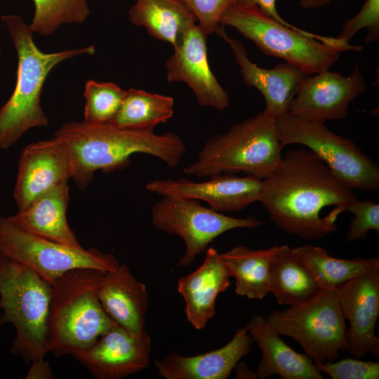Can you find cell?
Returning a JSON list of instances; mask_svg holds the SVG:
<instances>
[{"mask_svg": "<svg viewBox=\"0 0 379 379\" xmlns=\"http://www.w3.org/2000/svg\"><path fill=\"white\" fill-rule=\"evenodd\" d=\"M354 190L308 149H293L263 179L260 202L281 230L305 240L321 239L338 227L322 215L331 208L340 214L357 200Z\"/></svg>", "mask_w": 379, "mask_h": 379, "instance_id": "6da1fadb", "label": "cell"}, {"mask_svg": "<svg viewBox=\"0 0 379 379\" xmlns=\"http://www.w3.org/2000/svg\"><path fill=\"white\" fill-rule=\"evenodd\" d=\"M53 135L62 140L72 154V179L80 190L89 185L98 170L107 173L127 167L135 153L154 156L175 168L187 150L174 133L156 134L153 131L120 128L109 123L66 122Z\"/></svg>", "mask_w": 379, "mask_h": 379, "instance_id": "7a4b0ae2", "label": "cell"}, {"mask_svg": "<svg viewBox=\"0 0 379 379\" xmlns=\"http://www.w3.org/2000/svg\"><path fill=\"white\" fill-rule=\"evenodd\" d=\"M51 288L36 272L0 254V327L5 323L15 327L10 352L31 364L26 378H53L44 360Z\"/></svg>", "mask_w": 379, "mask_h": 379, "instance_id": "3957f363", "label": "cell"}, {"mask_svg": "<svg viewBox=\"0 0 379 379\" xmlns=\"http://www.w3.org/2000/svg\"><path fill=\"white\" fill-rule=\"evenodd\" d=\"M18 55L16 84L8 100L0 107V149L13 146L28 130L48 125L41 106L44 84L50 72L59 63L95 52L93 45L44 53L35 45L29 25L15 15L1 16Z\"/></svg>", "mask_w": 379, "mask_h": 379, "instance_id": "277c9868", "label": "cell"}, {"mask_svg": "<svg viewBox=\"0 0 379 379\" xmlns=\"http://www.w3.org/2000/svg\"><path fill=\"white\" fill-rule=\"evenodd\" d=\"M104 272L72 269L52 285L47 321V352L56 357L84 350L116 322L97 295Z\"/></svg>", "mask_w": 379, "mask_h": 379, "instance_id": "5b68a950", "label": "cell"}, {"mask_svg": "<svg viewBox=\"0 0 379 379\" xmlns=\"http://www.w3.org/2000/svg\"><path fill=\"white\" fill-rule=\"evenodd\" d=\"M220 25L235 28L265 54L281 58L309 75L329 69L343 51L362 50V46L345 43L337 37L286 27L257 6L234 4L224 12Z\"/></svg>", "mask_w": 379, "mask_h": 379, "instance_id": "8992f818", "label": "cell"}, {"mask_svg": "<svg viewBox=\"0 0 379 379\" xmlns=\"http://www.w3.org/2000/svg\"><path fill=\"white\" fill-rule=\"evenodd\" d=\"M282 148L276 121L262 112L207 140L182 171L199 178L243 172L265 179L281 162Z\"/></svg>", "mask_w": 379, "mask_h": 379, "instance_id": "52a82bcc", "label": "cell"}, {"mask_svg": "<svg viewBox=\"0 0 379 379\" xmlns=\"http://www.w3.org/2000/svg\"><path fill=\"white\" fill-rule=\"evenodd\" d=\"M276 127L283 147L292 144L304 145L352 189L378 190V165L352 140L330 131L325 122L287 112L276 120Z\"/></svg>", "mask_w": 379, "mask_h": 379, "instance_id": "ba28073f", "label": "cell"}, {"mask_svg": "<svg viewBox=\"0 0 379 379\" xmlns=\"http://www.w3.org/2000/svg\"><path fill=\"white\" fill-rule=\"evenodd\" d=\"M267 319L279 333L298 342L314 363L333 361L346 351V324L336 288L321 290L303 304L272 310Z\"/></svg>", "mask_w": 379, "mask_h": 379, "instance_id": "9c48e42d", "label": "cell"}, {"mask_svg": "<svg viewBox=\"0 0 379 379\" xmlns=\"http://www.w3.org/2000/svg\"><path fill=\"white\" fill-rule=\"evenodd\" d=\"M0 254L28 267L51 286L75 268H95L106 272L119 263L111 254L95 248L71 247L22 230L7 217H0Z\"/></svg>", "mask_w": 379, "mask_h": 379, "instance_id": "30bf717a", "label": "cell"}, {"mask_svg": "<svg viewBox=\"0 0 379 379\" xmlns=\"http://www.w3.org/2000/svg\"><path fill=\"white\" fill-rule=\"evenodd\" d=\"M152 222L157 229L184 241L185 252L178 262L182 267L192 264L224 232L237 228L253 229L265 224L253 215L241 218L227 216L203 206L199 200L177 196H163L153 206Z\"/></svg>", "mask_w": 379, "mask_h": 379, "instance_id": "8fae6325", "label": "cell"}, {"mask_svg": "<svg viewBox=\"0 0 379 379\" xmlns=\"http://www.w3.org/2000/svg\"><path fill=\"white\" fill-rule=\"evenodd\" d=\"M152 338L133 334L115 323L88 348L72 354L96 379H121L147 367Z\"/></svg>", "mask_w": 379, "mask_h": 379, "instance_id": "7c38bea8", "label": "cell"}, {"mask_svg": "<svg viewBox=\"0 0 379 379\" xmlns=\"http://www.w3.org/2000/svg\"><path fill=\"white\" fill-rule=\"evenodd\" d=\"M345 319L346 351L361 359L367 354L379 357V338L375 326L379 316V267L356 277L336 288Z\"/></svg>", "mask_w": 379, "mask_h": 379, "instance_id": "4fadbf2b", "label": "cell"}, {"mask_svg": "<svg viewBox=\"0 0 379 379\" xmlns=\"http://www.w3.org/2000/svg\"><path fill=\"white\" fill-rule=\"evenodd\" d=\"M312 75L300 83L288 112L321 122L343 119L350 104L366 89L358 65L349 76L328 69Z\"/></svg>", "mask_w": 379, "mask_h": 379, "instance_id": "5bb4252c", "label": "cell"}, {"mask_svg": "<svg viewBox=\"0 0 379 379\" xmlns=\"http://www.w3.org/2000/svg\"><path fill=\"white\" fill-rule=\"evenodd\" d=\"M74 174L72 154L60 138L27 145L18 160L13 198L18 211L53 187L67 182Z\"/></svg>", "mask_w": 379, "mask_h": 379, "instance_id": "9a60e30c", "label": "cell"}, {"mask_svg": "<svg viewBox=\"0 0 379 379\" xmlns=\"http://www.w3.org/2000/svg\"><path fill=\"white\" fill-rule=\"evenodd\" d=\"M263 179L233 173L219 174L203 182L185 178L156 179L146 185V190L161 196H177L204 201L213 210L237 212L261 199Z\"/></svg>", "mask_w": 379, "mask_h": 379, "instance_id": "2e32d148", "label": "cell"}, {"mask_svg": "<svg viewBox=\"0 0 379 379\" xmlns=\"http://www.w3.org/2000/svg\"><path fill=\"white\" fill-rule=\"evenodd\" d=\"M206 37L196 23L184 32L166 62V78L186 83L200 105L224 110L230 98L209 67Z\"/></svg>", "mask_w": 379, "mask_h": 379, "instance_id": "e0dca14e", "label": "cell"}, {"mask_svg": "<svg viewBox=\"0 0 379 379\" xmlns=\"http://www.w3.org/2000/svg\"><path fill=\"white\" fill-rule=\"evenodd\" d=\"M215 32L230 46L244 82L257 88L264 97L262 113L275 121L287 113L300 83L309 74L288 62L271 69L260 67L248 58L240 41L227 35L223 25H220Z\"/></svg>", "mask_w": 379, "mask_h": 379, "instance_id": "ac0fdd59", "label": "cell"}, {"mask_svg": "<svg viewBox=\"0 0 379 379\" xmlns=\"http://www.w3.org/2000/svg\"><path fill=\"white\" fill-rule=\"evenodd\" d=\"M253 343L246 325L236 330L231 340L220 348L192 357L170 353L154 360V365L166 379H226L251 351Z\"/></svg>", "mask_w": 379, "mask_h": 379, "instance_id": "d6986e66", "label": "cell"}, {"mask_svg": "<svg viewBox=\"0 0 379 379\" xmlns=\"http://www.w3.org/2000/svg\"><path fill=\"white\" fill-rule=\"evenodd\" d=\"M231 274L213 248L206 251L202 265L178 281V291L185 302L187 320L197 330L204 328L215 314L218 295L230 286Z\"/></svg>", "mask_w": 379, "mask_h": 379, "instance_id": "ffe728a7", "label": "cell"}, {"mask_svg": "<svg viewBox=\"0 0 379 379\" xmlns=\"http://www.w3.org/2000/svg\"><path fill=\"white\" fill-rule=\"evenodd\" d=\"M99 301L119 326L133 334L145 330L148 307L146 286L125 265L104 273L97 288Z\"/></svg>", "mask_w": 379, "mask_h": 379, "instance_id": "44dd1931", "label": "cell"}, {"mask_svg": "<svg viewBox=\"0 0 379 379\" xmlns=\"http://www.w3.org/2000/svg\"><path fill=\"white\" fill-rule=\"evenodd\" d=\"M246 326L262 352V359L255 371L258 378L265 379L274 375L283 379L324 378L312 359L289 347L267 317L255 314Z\"/></svg>", "mask_w": 379, "mask_h": 379, "instance_id": "7402d4cb", "label": "cell"}, {"mask_svg": "<svg viewBox=\"0 0 379 379\" xmlns=\"http://www.w3.org/2000/svg\"><path fill=\"white\" fill-rule=\"evenodd\" d=\"M69 201L67 182L53 187L27 208L7 217L17 227L56 242L82 248L67 221Z\"/></svg>", "mask_w": 379, "mask_h": 379, "instance_id": "603a6c76", "label": "cell"}, {"mask_svg": "<svg viewBox=\"0 0 379 379\" xmlns=\"http://www.w3.org/2000/svg\"><path fill=\"white\" fill-rule=\"evenodd\" d=\"M321 291L314 277L288 245L279 246L270 265L269 291L281 305L303 304Z\"/></svg>", "mask_w": 379, "mask_h": 379, "instance_id": "cb8c5ba5", "label": "cell"}, {"mask_svg": "<svg viewBox=\"0 0 379 379\" xmlns=\"http://www.w3.org/2000/svg\"><path fill=\"white\" fill-rule=\"evenodd\" d=\"M132 24L146 28L152 37L174 47L197 19L180 0H136L128 10Z\"/></svg>", "mask_w": 379, "mask_h": 379, "instance_id": "d4e9b609", "label": "cell"}, {"mask_svg": "<svg viewBox=\"0 0 379 379\" xmlns=\"http://www.w3.org/2000/svg\"><path fill=\"white\" fill-rule=\"evenodd\" d=\"M279 246L253 250L244 246L220 253L235 279V293L248 299L262 300L269 291L270 270Z\"/></svg>", "mask_w": 379, "mask_h": 379, "instance_id": "484cf974", "label": "cell"}, {"mask_svg": "<svg viewBox=\"0 0 379 379\" xmlns=\"http://www.w3.org/2000/svg\"><path fill=\"white\" fill-rule=\"evenodd\" d=\"M297 258L310 271L321 290L337 288L370 270L379 267V259H342L330 255L319 247L307 244L292 248Z\"/></svg>", "mask_w": 379, "mask_h": 379, "instance_id": "4316f807", "label": "cell"}, {"mask_svg": "<svg viewBox=\"0 0 379 379\" xmlns=\"http://www.w3.org/2000/svg\"><path fill=\"white\" fill-rule=\"evenodd\" d=\"M172 97L130 88L114 119L109 123L124 129L153 131L174 112Z\"/></svg>", "mask_w": 379, "mask_h": 379, "instance_id": "83f0119b", "label": "cell"}, {"mask_svg": "<svg viewBox=\"0 0 379 379\" xmlns=\"http://www.w3.org/2000/svg\"><path fill=\"white\" fill-rule=\"evenodd\" d=\"M34 13L29 27L46 36L64 24H81L90 14L88 0H32Z\"/></svg>", "mask_w": 379, "mask_h": 379, "instance_id": "f1b7e54d", "label": "cell"}, {"mask_svg": "<svg viewBox=\"0 0 379 379\" xmlns=\"http://www.w3.org/2000/svg\"><path fill=\"white\" fill-rule=\"evenodd\" d=\"M126 91L112 82L88 80L84 96V120L88 124L110 123L117 114Z\"/></svg>", "mask_w": 379, "mask_h": 379, "instance_id": "f546056e", "label": "cell"}, {"mask_svg": "<svg viewBox=\"0 0 379 379\" xmlns=\"http://www.w3.org/2000/svg\"><path fill=\"white\" fill-rule=\"evenodd\" d=\"M321 373L332 379H378L379 363L357 358H345L324 363H314Z\"/></svg>", "mask_w": 379, "mask_h": 379, "instance_id": "4dcf8cb0", "label": "cell"}, {"mask_svg": "<svg viewBox=\"0 0 379 379\" xmlns=\"http://www.w3.org/2000/svg\"><path fill=\"white\" fill-rule=\"evenodd\" d=\"M347 211L353 215L346 234L349 242L364 239L369 231L379 233V204L372 200L357 199Z\"/></svg>", "mask_w": 379, "mask_h": 379, "instance_id": "1f68e13d", "label": "cell"}, {"mask_svg": "<svg viewBox=\"0 0 379 379\" xmlns=\"http://www.w3.org/2000/svg\"><path fill=\"white\" fill-rule=\"evenodd\" d=\"M363 28H367L366 44L378 39L379 0H366L357 14L345 22L337 38L350 44L353 36Z\"/></svg>", "mask_w": 379, "mask_h": 379, "instance_id": "d6a6232c", "label": "cell"}, {"mask_svg": "<svg viewBox=\"0 0 379 379\" xmlns=\"http://www.w3.org/2000/svg\"><path fill=\"white\" fill-rule=\"evenodd\" d=\"M193 13L199 26L207 36L215 32L220 18L235 0H180Z\"/></svg>", "mask_w": 379, "mask_h": 379, "instance_id": "836d02e7", "label": "cell"}, {"mask_svg": "<svg viewBox=\"0 0 379 379\" xmlns=\"http://www.w3.org/2000/svg\"><path fill=\"white\" fill-rule=\"evenodd\" d=\"M235 4L241 6H257L266 15L281 25L299 32L305 31L288 22L279 15L277 10L276 0H235Z\"/></svg>", "mask_w": 379, "mask_h": 379, "instance_id": "e575fe53", "label": "cell"}, {"mask_svg": "<svg viewBox=\"0 0 379 379\" xmlns=\"http://www.w3.org/2000/svg\"><path fill=\"white\" fill-rule=\"evenodd\" d=\"M234 370L235 371L237 378H248V379H257L258 376L256 372L251 371L248 366L244 362H238L235 366Z\"/></svg>", "mask_w": 379, "mask_h": 379, "instance_id": "d590c367", "label": "cell"}, {"mask_svg": "<svg viewBox=\"0 0 379 379\" xmlns=\"http://www.w3.org/2000/svg\"><path fill=\"white\" fill-rule=\"evenodd\" d=\"M331 0H299V5L305 9L319 8L328 4Z\"/></svg>", "mask_w": 379, "mask_h": 379, "instance_id": "8d00e7d4", "label": "cell"}, {"mask_svg": "<svg viewBox=\"0 0 379 379\" xmlns=\"http://www.w3.org/2000/svg\"><path fill=\"white\" fill-rule=\"evenodd\" d=\"M1 46H0V57H1Z\"/></svg>", "mask_w": 379, "mask_h": 379, "instance_id": "74e56055", "label": "cell"}]
</instances>
